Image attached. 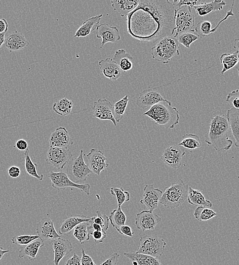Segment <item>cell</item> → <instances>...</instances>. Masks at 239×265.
<instances>
[{"mask_svg":"<svg viewBox=\"0 0 239 265\" xmlns=\"http://www.w3.org/2000/svg\"><path fill=\"white\" fill-rule=\"evenodd\" d=\"M88 161V167L94 174L100 176L108 167V159L102 152L95 148H92L89 153L86 155Z\"/></svg>","mask_w":239,"mask_h":265,"instance_id":"cell-14","label":"cell"},{"mask_svg":"<svg viewBox=\"0 0 239 265\" xmlns=\"http://www.w3.org/2000/svg\"><path fill=\"white\" fill-rule=\"evenodd\" d=\"M143 114L155 121L156 124L166 129H174L180 120L178 110L168 101L154 105Z\"/></svg>","mask_w":239,"mask_h":265,"instance_id":"cell-3","label":"cell"},{"mask_svg":"<svg viewBox=\"0 0 239 265\" xmlns=\"http://www.w3.org/2000/svg\"><path fill=\"white\" fill-rule=\"evenodd\" d=\"M102 16L103 15L99 14L85 21L77 31L75 38H86L91 35L99 25Z\"/></svg>","mask_w":239,"mask_h":265,"instance_id":"cell-25","label":"cell"},{"mask_svg":"<svg viewBox=\"0 0 239 265\" xmlns=\"http://www.w3.org/2000/svg\"><path fill=\"white\" fill-rule=\"evenodd\" d=\"M29 43L22 33L15 31L5 39L4 45L10 52L19 51L26 48Z\"/></svg>","mask_w":239,"mask_h":265,"instance_id":"cell-21","label":"cell"},{"mask_svg":"<svg viewBox=\"0 0 239 265\" xmlns=\"http://www.w3.org/2000/svg\"><path fill=\"white\" fill-rule=\"evenodd\" d=\"M124 255L132 262L133 265H162L159 258L134 251L125 252Z\"/></svg>","mask_w":239,"mask_h":265,"instance_id":"cell-26","label":"cell"},{"mask_svg":"<svg viewBox=\"0 0 239 265\" xmlns=\"http://www.w3.org/2000/svg\"><path fill=\"white\" fill-rule=\"evenodd\" d=\"M119 257V254L114 253L109 259L100 265H117Z\"/></svg>","mask_w":239,"mask_h":265,"instance_id":"cell-51","label":"cell"},{"mask_svg":"<svg viewBox=\"0 0 239 265\" xmlns=\"http://www.w3.org/2000/svg\"><path fill=\"white\" fill-rule=\"evenodd\" d=\"M109 219L112 226L118 230L121 226L125 225L127 218L125 214L121 209V207L111 212Z\"/></svg>","mask_w":239,"mask_h":265,"instance_id":"cell-34","label":"cell"},{"mask_svg":"<svg viewBox=\"0 0 239 265\" xmlns=\"http://www.w3.org/2000/svg\"><path fill=\"white\" fill-rule=\"evenodd\" d=\"M110 193L116 197L118 207H121L124 203L130 200V194L128 191H125L123 188L112 187Z\"/></svg>","mask_w":239,"mask_h":265,"instance_id":"cell-41","label":"cell"},{"mask_svg":"<svg viewBox=\"0 0 239 265\" xmlns=\"http://www.w3.org/2000/svg\"><path fill=\"white\" fill-rule=\"evenodd\" d=\"M48 177L52 182V187L59 191L64 190L67 188H75L86 193L87 195H90L91 186L89 184L74 183L68 177L66 173L50 171Z\"/></svg>","mask_w":239,"mask_h":265,"instance_id":"cell-8","label":"cell"},{"mask_svg":"<svg viewBox=\"0 0 239 265\" xmlns=\"http://www.w3.org/2000/svg\"><path fill=\"white\" fill-rule=\"evenodd\" d=\"M6 33H0V48H1L5 41Z\"/></svg>","mask_w":239,"mask_h":265,"instance_id":"cell-55","label":"cell"},{"mask_svg":"<svg viewBox=\"0 0 239 265\" xmlns=\"http://www.w3.org/2000/svg\"><path fill=\"white\" fill-rule=\"evenodd\" d=\"M221 64L223 68L221 72V75H224L226 72L231 70L238 64L239 61V53L236 51L231 54L225 53L220 57Z\"/></svg>","mask_w":239,"mask_h":265,"instance_id":"cell-32","label":"cell"},{"mask_svg":"<svg viewBox=\"0 0 239 265\" xmlns=\"http://www.w3.org/2000/svg\"><path fill=\"white\" fill-rule=\"evenodd\" d=\"M226 102L233 108L239 109V89L234 90L228 93Z\"/></svg>","mask_w":239,"mask_h":265,"instance_id":"cell-46","label":"cell"},{"mask_svg":"<svg viewBox=\"0 0 239 265\" xmlns=\"http://www.w3.org/2000/svg\"><path fill=\"white\" fill-rule=\"evenodd\" d=\"M238 13L239 14V11L238 12Z\"/></svg>","mask_w":239,"mask_h":265,"instance_id":"cell-59","label":"cell"},{"mask_svg":"<svg viewBox=\"0 0 239 265\" xmlns=\"http://www.w3.org/2000/svg\"><path fill=\"white\" fill-rule=\"evenodd\" d=\"M233 47L235 49H237V51L239 53V38L235 40Z\"/></svg>","mask_w":239,"mask_h":265,"instance_id":"cell-57","label":"cell"},{"mask_svg":"<svg viewBox=\"0 0 239 265\" xmlns=\"http://www.w3.org/2000/svg\"><path fill=\"white\" fill-rule=\"evenodd\" d=\"M194 215L198 221H204L215 218L217 213L209 208L199 206L195 210Z\"/></svg>","mask_w":239,"mask_h":265,"instance_id":"cell-39","label":"cell"},{"mask_svg":"<svg viewBox=\"0 0 239 265\" xmlns=\"http://www.w3.org/2000/svg\"><path fill=\"white\" fill-rule=\"evenodd\" d=\"M73 157L72 152L68 147L50 146L46 154V163L58 170H63Z\"/></svg>","mask_w":239,"mask_h":265,"instance_id":"cell-9","label":"cell"},{"mask_svg":"<svg viewBox=\"0 0 239 265\" xmlns=\"http://www.w3.org/2000/svg\"><path fill=\"white\" fill-rule=\"evenodd\" d=\"M21 172L19 167L16 166H12L8 170L9 176L13 178H18L20 177Z\"/></svg>","mask_w":239,"mask_h":265,"instance_id":"cell-50","label":"cell"},{"mask_svg":"<svg viewBox=\"0 0 239 265\" xmlns=\"http://www.w3.org/2000/svg\"><path fill=\"white\" fill-rule=\"evenodd\" d=\"M54 253V265H59L61 260L73 251V246L70 240L62 238L54 240L52 243Z\"/></svg>","mask_w":239,"mask_h":265,"instance_id":"cell-22","label":"cell"},{"mask_svg":"<svg viewBox=\"0 0 239 265\" xmlns=\"http://www.w3.org/2000/svg\"><path fill=\"white\" fill-rule=\"evenodd\" d=\"M204 2V1H200V0H193V1H190V0H174L173 4L175 9H178L182 6H188L191 7L192 9L194 7L198 6Z\"/></svg>","mask_w":239,"mask_h":265,"instance_id":"cell-44","label":"cell"},{"mask_svg":"<svg viewBox=\"0 0 239 265\" xmlns=\"http://www.w3.org/2000/svg\"><path fill=\"white\" fill-rule=\"evenodd\" d=\"M64 265H81V258L74 254L72 257L67 260Z\"/></svg>","mask_w":239,"mask_h":265,"instance_id":"cell-52","label":"cell"},{"mask_svg":"<svg viewBox=\"0 0 239 265\" xmlns=\"http://www.w3.org/2000/svg\"><path fill=\"white\" fill-rule=\"evenodd\" d=\"M236 69L238 71V75H239V61L238 64L236 65Z\"/></svg>","mask_w":239,"mask_h":265,"instance_id":"cell-58","label":"cell"},{"mask_svg":"<svg viewBox=\"0 0 239 265\" xmlns=\"http://www.w3.org/2000/svg\"><path fill=\"white\" fill-rule=\"evenodd\" d=\"M189 187L180 179L165 188L159 204L169 209H175L182 205L187 199Z\"/></svg>","mask_w":239,"mask_h":265,"instance_id":"cell-4","label":"cell"},{"mask_svg":"<svg viewBox=\"0 0 239 265\" xmlns=\"http://www.w3.org/2000/svg\"><path fill=\"white\" fill-rule=\"evenodd\" d=\"M81 265H97L94 263L92 258L85 253L83 248H81Z\"/></svg>","mask_w":239,"mask_h":265,"instance_id":"cell-48","label":"cell"},{"mask_svg":"<svg viewBox=\"0 0 239 265\" xmlns=\"http://www.w3.org/2000/svg\"><path fill=\"white\" fill-rule=\"evenodd\" d=\"M50 146L68 147L74 144V141L66 129L63 127L57 128L49 139Z\"/></svg>","mask_w":239,"mask_h":265,"instance_id":"cell-20","label":"cell"},{"mask_svg":"<svg viewBox=\"0 0 239 265\" xmlns=\"http://www.w3.org/2000/svg\"><path fill=\"white\" fill-rule=\"evenodd\" d=\"M93 117L100 120L111 121L117 126L114 118V105L106 98L98 99L94 102L92 108Z\"/></svg>","mask_w":239,"mask_h":265,"instance_id":"cell-11","label":"cell"},{"mask_svg":"<svg viewBox=\"0 0 239 265\" xmlns=\"http://www.w3.org/2000/svg\"><path fill=\"white\" fill-rule=\"evenodd\" d=\"M15 147L21 151H26L28 148L27 142L23 139H20L15 142Z\"/></svg>","mask_w":239,"mask_h":265,"instance_id":"cell-53","label":"cell"},{"mask_svg":"<svg viewBox=\"0 0 239 265\" xmlns=\"http://www.w3.org/2000/svg\"><path fill=\"white\" fill-rule=\"evenodd\" d=\"M175 24V35L183 32L194 30L195 16L192 13V9L190 7L184 6L177 9Z\"/></svg>","mask_w":239,"mask_h":265,"instance_id":"cell-10","label":"cell"},{"mask_svg":"<svg viewBox=\"0 0 239 265\" xmlns=\"http://www.w3.org/2000/svg\"><path fill=\"white\" fill-rule=\"evenodd\" d=\"M185 152L178 145L168 146L163 152L161 159L168 167L178 169L181 167L182 158Z\"/></svg>","mask_w":239,"mask_h":265,"instance_id":"cell-13","label":"cell"},{"mask_svg":"<svg viewBox=\"0 0 239 265\" xmlns=\"http://www.w3.org/2000/svg\"><path fill=\"white\" fill-rule=\"evenodd\" d=\"M44 246V241L40 238L34 240L29 244L21 248L19 252V257L23 258L28 257L30 261H35L40 248Z\"/></svg>","mask_w":239,"mask_h":265,"instance_id":"cell-28","label":"cell"},{"mask_svg":"<svg viewBox=\"0 0 239 265\" xmlns=\"http://www.w3.org/2000/svg\"><path fill=\"white\" fill-rule=\"evenodd\" d=\"M158 91L154 89H146L139 95L136 104L142 109L151 107L161 102L167 101Z\"/></svg>","mask_w":239,"mask_h":265,"instance_id":"cell-18","label":"cell"},{"mask_svg":"<svg viewBox=\"0 0 239 265\" xmlns=\"http://www.w3.org/2000/svg\"><path fill=\"white\" fill-rule=\"evenodd\" d=\"M8 27V23L5 19H0V33H6Z\"/></svg>","mask_w":239,"mask_h":265,"instance_id":"cell-54","label":"cell"},{"mask_svg":"<svg viewBox=\"0 0 239 265\" xmlns=\"http://www.w3.org/2000/svg\"><path fill=\"white\" fill-rule=\"evenodd\" d=\"M92 218L85 216L83 215H75L65 219L62 222L59 230L60 235L68 236L71 233L72 231L81 223L89 222Z\"/></svg>","mask_w":239,"mask_h":265,"instance_id":"cell-23","label":"cell"},{"mask_svg":"<svg viewBox=\"0 0 239 265\" xmlns=\"http://www.w3.org/2000/svg\"><path fill=\"white\" fill-rule=\"evenodd\" d=\"M89 222H82L77 225L74 229V236L83 244L84 242L88 241L90 239V233L89 230Z\"/></svg>","mask_w":239,"mask_h":265,"instance_id":"cell-35","label":"cell"},{"mask_svg":"<svg viewBox=\"0 0 239 265\" xmlns=\"http://www.w3.org/2000/svg\"><path fill=\"white\" fill-rule=\"evenodd\" d=\"M96 30L97 38L102 39V46H104L109 43H115L121 40L120 35L117 27L105 23L99 25Z\"/></svg>","mask_w":239,"mask_h":265,"instance_id":"cell-17","label":"cell"},{"mask_svg":"<svg viewBox=\"0 0 239 265\" xmlns=\"http://www.w3.org/2000/svg\"><path fill=\"white\" fill-rule=\"evenodd\" d=\"M117 230L121 235L129 237H132L134 234V232L132 231L131 228L126 225L121 226Z\"/></svg>","mask_w":239,"mask_h":265,"instance_id":"cell-49","label":"cell"},{"mask_svg":"<svg viewBox=\"0 0 239 265\" xmlns=\"http://www.w3.org/2000/svg\"><path fill=\"white\" fill-rule=\"evenodd\" d=\"M73 107L74 102L64 97L53 104V110L61 117H65L71 113Z\"/></svg>","mask_w":239,"mask_h":265,"instance_id":"cell-33","label":"cell"},{"mask_svg":"<svg viewBox=\"0 0 239 265\" xmlns=\"http://www.w3.org/2000/svg\"><path fill=\"white\" fill-rule=\"evenodd\" d=\"M226 4V2L222 0H215L210 3L204 2L199 5L194 7V9L198 15L203 16L214 11L223 9Z\"/></svg>","mask_w":239,"mask_h":265,"instance_id":"cell-29","label":"cell"},{"mask_svg":"<svg viewBox=\"0 0 239 265\" xmlns=\"http://www.w3.org/2000/svg\"><path fill=\"white\" fill-rule=\"evenodd\" d=\"M39 238L38 235H23L12 237L11 241L15 245L23 247Z\"/></svg>","mask_w":239,"mask_h":265,"instance_id":"cell-43","label":"cell"},{"mask_svg":"<svg viewBox=\"0 0 239 265\" xmlns=\"http://www.w3.org/2000/svg\"><path fill=\"white\" fill-rule=\"evenodd\" d=\"M212 26L209 21H201L197 24L195 30L199 38L209 37L213 33Z\"/></svg>","mask_w":239,"mask_h":265,"instance_id":"cell-42","label":"cell"},{"mask_svg":"<svg viewBox=\"0 0 239 265\" xmlns=\"http://www.w3.org/2000/svg\"><path fill=\"white\" fill-rule=\"evenodd\" d=\"M179 55V43L174 36L163 38L151 48L153 59L164 64Z\"/></svg>","mask_w":239,"mask_h":265,"instance_id":"cell-5","label":"cell"},{"mask_svg":"<svg viewBox=\"0 0 239 265\" xmlns=\"http://www.w3.org/2000/svg\"><path fill=\"white\" fill-rule=\"evenodd\" d=\"M166 243L157 236L148 235L140 239V247L136 252L159 258L164 253Z\"/></svg>","mask_w":239,"mask_h":265,"instance_id":"cell-7","label":"cell"},{"mask_svg":"<svg viewBox=\"0 0 239 265\" xmlns=\"http://www.w3.org/2000/svg\"><path fill=\"white\" fill-rule=\"evenodd\" d=\"M100 70L105 77L116 81L122 76L123 72L113 59L107 58L99 61Z\"/></svg>","mask_w":239,"mask_h":265,"instance_id":"cell-19","label":"cell"},{"mask_svg":"<svg viewBox=\"0 0 239 265\" xmlns=\"http://www.w3.org/2000/svg\"><path fill=\"white\" fill-rule=\"evenodd\" d=\"M66 173L74 183L80 184L86 181L92 173L84 161L82 150H80L78 157L71 160Z\"/></svg>","mask_w":239,"mask_h":265,"instance_id":"cell-6","label":"cell"},{"mask_svg":"<svg viewBox=\"0 0 239 265\" xmlns=\"http://www.w3.org/2000/svg\"><path fill=\"white\" fill-rule=\"evenodd\" d=\"M174 36L179 44L187 48H190L191 44L199 39L195 30L183 32Z\"/></svg>","mask_w":239,"mask_h":265,"instance_id":"cell-36","label":"cell"},{"mask_svg":"<svg viewBox=\"0 0 239 265\" xmlns=\"http://www.w3.org/2000/svg\"><path fill=\"white\" fill-rule=\"evenodd\" d=\"M176 12L168 0H140L138 6L127 16L128 34L140 42L153 43L173 36Z\"/></svg>","mask_w":239,"mask_h":265,"instance_id":"cell-1","label":"cell"},{"mask_svg":"<svg viewBox=\"0 0 239 265\" xmlns=\"http://www.w3.org/2000/svg\"><path fill=\"white\" fill-rule=\"evenodd\" d=\"M140 0H112L113 9L117 11L121 17L127 16L139 5Z\"/></svg>","mask_w":239,"mask_h":265,"instance_id":"cell-24","label":"cell"},{"mask_svg":"<svg viewBox=\"0 0 239 265\" xmlns=\"http://www.w3.org/2000/svg\"><path fill=\"white\" fill-rule=\"evenodd\" d=\"M36 231L40 238L43 241L54 240L61 238L55 229L54 221L48 218H43L38 222Z\"/></svg>","mask_w":239,"mask_h":265,"instance_id":"cell-16","label":"cell"},{"mask_svg":"<svg viewBox=\"0 0 239 265\" xmlns=\"http://www.w3.org/2000/svg\"><path fill=\"white\" fill-rule=\"evenodd\" d=\"M162 220L159 215L153 212L144 210L136 215L135 225L143 231L154 230Z\"/></svg>","mask_w":239,"mask_h":265,"instance_id":"cell-12","label":"cell"},{"mask_svg":"<svg viewBox=\"0 0 239 265\" xmlns=\"http://www.w3.org/2000/svg\"><path fill=\"white\" fill-rule=\"evenodd\" d=\"M179 146L195 150L201 146V141L199 137L195 134H186L182 137V140L178 144Z\"/></svg>","mask_w":239,"mask_h":265,"instance_id":"cell-38","label":"cell"},{"mask_svg":"<svg viewBox=\"0 0 239 265\" xmlns=\"http://www.w3.org/2000/svg\"><path fill=\"white\" fill-rule=\"evenodd\" d=\"M233 136L227 114L212 118L204 141L216 151H228L234 144Z\"/></svg>","mask_w":239,"mask_h":265,"instance_id":"cell-2","label":"cell"},{"mask_svg":"<svg viewBox=\"0 0 239 265\" xmlns=\"http://www.w3.org/2000/svg\"><path fill=\"white\" fill-rule=\"evenodd\" d=\"M9 252V250H5L4 248L0 246V261L3 258L4 255Z\"/></svg>","mask_w":239,"mask_h":265,"instance_id":"cell-56","label":"cell"},{"mask_svg":"<svg viewBox=\"0 0 239 265\" xmlns=\"http://www.w3.org/2000/svg\"><path fill=\"white\" fill-rule=\"evenodd\" d=\"M91 235L96 244L103 242L107 236L106 231L104 230H93L91 232Z\"/></svg>","mask_w":239,"mask_h":265,"instance_id":"cell-47","label":"cell"},{"mask_svg":"<svg viewBox=\"0 0 239 265\" xmlns=\"http://www.w3.org/2000/svg\"><path fill=\"white\" fill-rule=\"evenodd\" d=\"M30 150L28 148L25 151V167L27 173L31 177H35L40 181H42L44 178L43 175H39L37 171L38 164L32 162L30 155Z\"/></svg>","mask_w":239,"mask_h":265,"instance_id":"cell-37","label":"cell"},{"mask_svg":"<svg viewBox=\"0 0 239 265\" xmlns=\"http://www.w3.org/2000/svg\"><path fill=\"white\" fill-rule=\"evenodd\" d=\"M128 102V95H126L114 105V118L117 123L120 121L123 118Z\"/></svg>","mask_w":239,"mask_h":265,"instance_id":"cell-40","label":"cell"},{"mask_svg":"<svg viewBox=\"0 0 239 265\" xmlns=\"http://www.w3.org/2000/svg\"><path fill=\"white\" fill-rule=\"evenodd\" d=\"M227 115L235 139V145L239 147V109L232 107L227 111Z\"/></svg>","mask_w":239,"mask_h":265,"instance_id":"cell-30","label":"cell"},{"mask_svg":"<svg viewBox=\"0 0 239 265\" xmlns=\"http://www.w3.org/2000/svg\"><path fill=\"white\" fill-rule=\"evenodd\" d=\"M97 217L92 218L93 222L101 226L106 231L109 229V219L105 215H102L100 212H96Z\"/></svg>","mask_w":239,"mask_h":265,"instance_id":"cell-45","label":"cell"},{"mask_svg":"<svg viewBox=\"0 0 239 265\" xmlns=\"http://www.w3.org/2000/svg\"><path fill=\"white\" fill-rule=\"evenodd\" d=\"M162 193L161 190L155 188L153 184L146 185L140 203L146 206L148 211L153 212L158 208Z\"/></svg>","mask_w":239,"mask_h":265,"instance_id":"cell-15","label":"cell"},{"mask_svg":"<svg viewBox=\"0 0 239 265\" xmlns=\"http://www.w3.org/2000/svg\"><path fill=\"white\" fill-rule=\"evenodd\" d=\"M113 59L123 72L126 73L132 69L133 58L124 49L116 51Z\"/></svg>","mask_w":239,"mask_h":265,"instance_id":"cell-27","label":"cell"},{"mask_svg":"<svg viewBox=\"0 0 239 265\" xmlns=\"http://www.w3.org/2000/svg\"><path fill=\"white\" fill-rule=\"evenodd\" d=\"M187 201L188 203L194 206L205 207L209 208L213 206L212 202L206 200L199 190L193 189L191 187H189Z\"/></svg>","mask_w":239,"mask_h":265,"instance_id":"cell-31","label":"cell"}]
</instances>
